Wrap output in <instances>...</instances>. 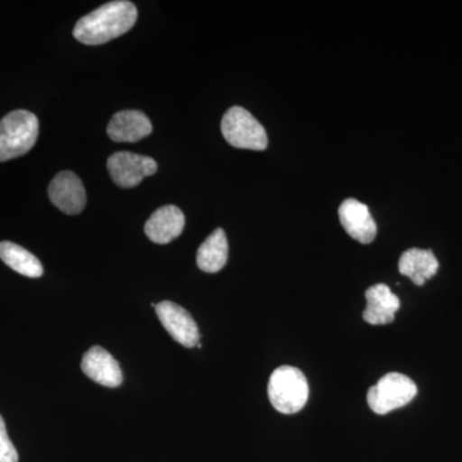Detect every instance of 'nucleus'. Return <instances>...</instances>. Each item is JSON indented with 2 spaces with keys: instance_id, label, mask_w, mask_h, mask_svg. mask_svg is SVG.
I'll return each instance as SVG.
<instances>
[{
  "instance_id": "obj_1",
  "label": "nucleus",
  "mask_w": 462,
  "mask_h": 462,
  "mask_svg": "<svg viewBox=\"0 0 462 462\" xmlns=\"http://www.w3.org/2000/svg\"><path fill=\"white\" fill-rule=\"evenodd\" d=\"M136 18L138 9L134 3L127 0L106 3L78 21L74 36L85 45L106 44L130 32Z\"/></svg>"
},
{
  "instance_id": "obj_2",
  "label": "nucleus",
  "mask_w": 462,
  "mask_h": 462,
  "mask_svg": "<svg viewBox=\"0 0 462 462\" xmlns=\"http://www.w3.org/2000/svg\"><path fill=\"white\" fill-rule=\"evenodd\" d=\"M39 136V120L32 112L17 109L0 121V162L32 151Z\"/></svg>"
},
{
  "instance_id": "obj_3",
  "label": "nucleus",
  "mask_w": 462,
  "mask_h": 462,
  "mask_svg": "<svg viewBox=\"0 0 462 462\" xmlns=\"http://www.w3.org/2000/svg\"><path fill=\"white\" fill-rule=\"evenodd\" d=\"M267 391L273 409L287 415L300 411L309 401L310 388L305 374L287 365L272 374Z\"/></svg>"
},
{
  "instance_id": "obj_4",
  "label": "nucleus",
  "mask_w": 462,
  "mask_h": 462,
  "mask_svg": "<svg viewBox=\"0 0 462 462\" xmlns=\"http://www.w3.org/2000/svg\"><path fill=\"white\" fill-rule=\"evenodd\" d=\"M221 133L225 141L233 147L264 151L269 145L266 130L251 112L243 107H231L221 121Z\"/></svg>"
},
{
  "instance_id": "obj_5",
  "label": "nucleus",
  "mask_w": 462,
  "mask_h": 462,
  "mask_svg": "<svg viewBox=\"0 0 462 462\" xmlns=\"http://www.w3.org/2000/svg\"><path fill=\"white\" fill-rule=\"evenodd\" d=\"M418 394L413 380L400 373H389L367 392V403L379 415L394 411L411 402Z\"/></svg>"
},
{
  "instance_id": "obj_6",
  "label": "nucleus",
  "mask_w": 462,
  "mask_h": 462,
  "mask_svg": "<svg viewBox=\"0 0 462 462\" xmlns=\"http://www.w3.org/2000/svg\"><path fill=\"white\" fill-rule=\"evenodd\" d=\"M107 169L116 185L129 189L141 184L148 176L154 175L158 166L153 158L117 152L108 158Z\"/></svg>"
},
{
  "instance_id": "obj_7",
  "label": "nucleus",
  "mask_w": 462,
  "mask_h": 462,
  "mask_svg": "<svg viewBox=\"0 0 462 462\" xmlns=\"http://www.w3.org/2000/svg\"><path fill=\"white\" fill-rule=\"evenodd\" d=\"M158 319L173 340L191 348L199 343V329L189 312L176 303L165 300L156 306Z\"/></svg>"
},
{
  "instance_id": "obj_8",
  "label": "nucleus",
  "mask_w": 462,
  "mask_h": 462,
  "mask_svg": "<svg viewBox=\"0 0 462 462\" xmlns=\"http://www.w3.org/2000/svg\"><path fill=\"white\" fill-rule=\"evenodd\" d=\"M51 202L67 215H78L87 205V193L80 178L71 171L58 173L48 188Z\"/></svg>"
},
{
  "instance_id": "obj_9",
  "label": "nucleus",
  "mask_w": 462,
  "mask_h": 462,
  "mask_svg": "<svg viewBox=\"0 0 462 462\" xmlns=\"http://www.w3.org/2000/svg\"><path fill=\"white\" fill-rule=\"evenodd\" d=\"M338 215L346 233L357 242L369 245L375 239L378 227L369 207L365 203L354 199L343 200Z\"/></svg>"
},
{
  "instance_id": "obj_10",
  "label": "nucleus",
  "mask_w": 462,
  "mask_h": 462,
  "mask_svg": "<svg viewBox=\"0 0 462 462\" xmlns=\"http://www.w3.org/2000/svg\"><path fill=\"white\" fill-rule=\"evenodd\" d=\"M81 370L88 378L108 388H116L123 383L120 365L102 346H91L81 361Z\"/></svg>"
},
{
  "instance_id": "obj_11",
  "label": "nucleus",
  "mask_w": 462,
  "mask_h": 462,
  "mask_svg": "<svg viewBox=\"0 0 462 462\" xmlns=\"http://www.w3.org/2000/svg\"><path fill=\"white\" fill-rule=\"evenodd\" d=\"M185 227V216L179 207H161L145 223V236L157 245H167L178 238Z\"/></svg>"
},
{
  "instance_id": "obj_12",
  "label": "nucleus",
  "mask_w": 462,
  "mask_h": 462,
  "mask_svg": "<svg viewBox=\"0 0 462 462\" xmlns=\"http://www.w3.org/2000/svg\"><path fill=\"white\" fill-rule=\"evenodd\" d=\"M153 132L151 120L141 111L117 112L109 121L107 133L116 143H135L147 138Z\"/></svg>"
},
{
  "instance_id": "obj_13",
  "label": "nucleus",
  "mask_w": 462,
  "mask_h": 462,
  "mask_svg": "<svg viewBox=\"0 0 462 462\" xmlns=\"http://www.w3.org/2000/svg\"><path fill=\"white\" fill-rule=\"evenodd\" d=\"M365 297H366V309L364 311L365 321L372 325H385L391 324L394 320L401 302L396 294L392 293L388 285H373L367 289Z\"/></svg>"
},
{
  "instance_id": "obj_14",
  "label": "nucleus",
  "mask_w": 462,
  "mask_h": 462,
  "mask_svg": "<svg viewBox=\"0 0 462 462\" xmlns=\"http://www.w3.org/2000/svg\"><path fill=\"white\" fill-rule=\"evenodd\" d=\"M439 263L430 249H407L398 263L400 273L411 279L419 287L436 275Z\"/></svg>"
},
{
  "instance_id": "obj_15",
  "label": "nucleus",
  "mask_w": 462,
  "mask_h": 462,
  "mask_svg": "<svg viewBox=\"0 0 462 462\" xmlns=\"http://www.w3.org/2000/svg\"><path fill=\"white\" fill-rule=\"evenodd\" d=\"M229 243L223 229H216L200 245L197 254V264L202 272L215 273L220 272L227 263Z\"/></svg>"
},
{
  "instance_id": "obj_16",
  "label": "nucleus",
  "mask_w": 462,
  "mask_h": 462,
  "mask_svg": "<svg viewBox=\"0 0 462 462\" xmlns=\"http://www.w3.org/2000/svg\"><path fill=\"white\" fill-rule=\"evenodd\" d=\"M0 258L12 270L27 278H41L44 273L41 261L16 243L0 242Z\"/></svg>"
},
{
  "instance_id": "obj_17",
  "label": "nucleus",
  "mask_w": 462,
  "mask_h": 462,
  "mask_svg": "<svg viewBox=\"0 0 462 462\" xmlns=\"http://www.w3.org/2000/svg\"><path fill=\"white\" fill-rule=\"evenodd\" d=\"M0 462H18L16 447L9 439L5 420L0 416Z\"/></svg>"
}]
</instances>
